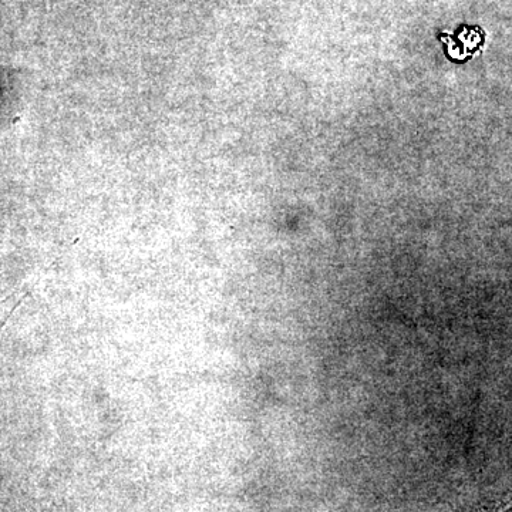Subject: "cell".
<instances>
[{
  "label": "cell",
  "mask_w": 512,
  "mask_h": 512,
  "mask_svg": "<svg viewBox=\"0 0 512 512\" xmlns=\"http://www.w3.org/2000/svg\"><path fill=\"white\" fill-rule=\"evenodd\" d=\"M28 293L26 292H15L9 295L8 298L0 301V333L5 328L6 323L9 322L10 316L16 311V308L23 302Z\"/></svg>",
  "instance_id": "obj_1"
},
{
  "label": "cell",
  "mask_w": 512,
  "mask_h": 512,
  "mask_svg": "<svg viewBox=\"0 0 512 512\" xmlns=\"http://www.w3.org/2000/svg\"><path fill=\"white\" fill-rule=\"evenodd\" d=\"M43 512H66V511L49 510V511H43Z\"/></svg>",
  "instance_id": "obj_2"
}]
</instances>
